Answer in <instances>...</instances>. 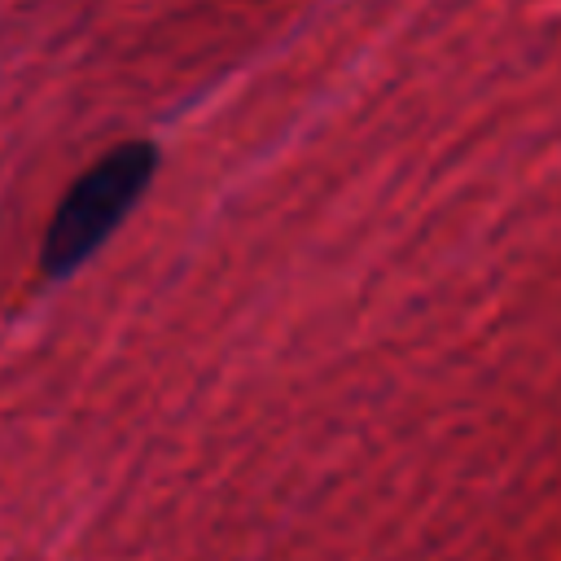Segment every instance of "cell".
I'll return each instance as SVG.
<instances>
[{
	"label": "cell",
	"mask_w": 561,
	"mask_h": 561,
	"mask_svg": "<svg viewBox=\"0 0 561 561\" xmlns=\"http://www.w3.org/2000/svg\"><path fill=\"white\" fill-rule=\"evenodd\" d=\"M153 175V149L149 145H127L101 158L61 202L48 241H44V267L48 272H70L83 254H92L110 228L131 210L140 188Z\"/></svg>",
	"instance_id": "cell-1"
}]
</instances>
